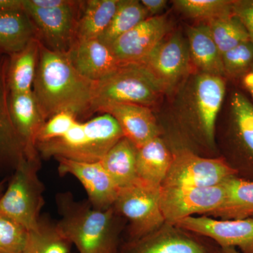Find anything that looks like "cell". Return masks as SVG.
<instances>
[{"instance_id":"obj_40","label":"cell","mask_w":253,"mask_h":253,"mask_svg":"<svg viewBox=\"0 0 253 253\" xmlns=\"http://www.w3.org/2000/svg\"><path fill=\"white\" fill-rule=\"evenodd\" d=\"M5 182H6V180H5V179H3L2 181H0V194H1L3 189H4V185Z\"/></svg>"},{"instance_id":"obj_25","label":"cell","mask_w":253,"mask_h":253,"mask_svg":"<svg viewBox=\"0 0 253 253\" xmlns=\"http://www.w3.org/2000/svg\"><path fill=\"white\" fill-rule=\"evenodd\" d=\"M121 0H89L83 2L76 28V43L99 39L109 27Z\"/></svg>"},{"instance_id":"obj_28","label":"cell","mask_w":253,"mask_h":253,"mask_svg":"<svg viewBox=\"0 0 253 253\" xmlns=\"http://www.w3.org/2000/svg\"><path fill=\"white\" fill-rule=\"evenodd\" d=\"M73 245L49 217L41 216L36 228L28 231L21 253H69Z\"/></svg>"},{"instance_id":"obj_33","label":"cell","mask_w":253,"mask_h":253,"mask_svg":"<svg viewBox=\"0 0 253 253\" xmlns=\"http://www.w3.org/2000/svg\"><path fill=\"white\" fill-rule=\"evenodd\" d=\"M28 234L26 228L0 214V253H21Z\"/></svg>"},{"instance_id":"obj_19","label":"cell","mask_w":253,"mask_h":253,"mask_svg":"<svg viewBox=\"0 0 253 253\" xmlns=\"http://www.w3.org/2000/svg\"><path fill=\"white\" fill-rule=\"evenodd\" d=\"M10 112L13 123L24 146L28 160L41 159L36 149L38 133L45 123L33 91L10 94Z\"/></svg>"},{"instance_id":"obj_9","label":"cell","mask_w":253,"mask_h":253,"mask_svg":"<svg viewBox=\"0 0 253 253\" xmlns=\"http://www.w3.org/2000/svg\"><path fill=\"white\" fill-rule=\"evenodd\" d=\"M139 65L164 95L174 94L192 71L187 39L180 32L168 36Z\"/></svg>"},{"instance_id":"obj_6","label":"cell","mask_w":253,"mask_h":253,"mask_svg":"<svg viewBox=\"0 0 253 253\" xmlns=\"http://www.w3.org/2000/svg\"><path fill=\"white\" fill-rule=\"evenodd\" d=\"M164 94L154 78L139 64L125 65L97 82L93 112L113 105L136 104L152 109Z\"/></svg>"},{"instance_id":"obj_34","label":"cell","mask_w":253,"mask_h":253,"mask_svg":"<svg viewBox=\"0 0 253 253\" xmlns=\"http://www.w3.org/2000/svg\"><path fill=\"white\" fill-rule=\"evenodd\" d=\"M78 121L77 118L71 113H57L50 118L42 126L37 138V144L38 142H44L63 136L69 131Z\"/></svg>"},{"instance_id":"obj_39","label":"cell","mask_w":253,"mask_h":253,"mask_svg":"<svg viewBox=\"0 0 253 253\" xmlns=\"http://www.w3.org/2000/svg\"><path fill=\"white\" fill-rule=\"evenodd\" d=\"M217 253H241L239 250L234 248H221L219 246Z\"/></svg>"},{"instance_id":"obj_1","label":"cell","mask_w":253,"mask_h":253,"mask_svg":"<svg viewBox=\"0 0 253 253\" xmlns=\"http://www.w3.org/2000/svg\"><path fill=\"white\" fill-rule=\"evenodd\" d=\"M97 82L82 76L68 54L50 49L41 42L33 92L45 122L61 112L78 121L93 114Z\"/></svg>"},{"instance_id":"obj_7","label":"cell","mask_w":253,"mask_h":253,"mask_svg":"<svg viewBox=\"0 0 253 253\" xmlns=\"http://www.w3.org/2000/svg\"><path fill=\"white\" fill-rule=\"evenodd\" d=\"M161 189L138 179L118 190L113 207L129 221V240L147 235L166 223L161 211Z\"/></svg>"},{"instance_id":"obj_37","label":"cell","mask_w":253,"mask_h":253,"mask_svg":"<svg viewBox=\"0 0 253 253\" xmlns=\"http://www.w3.org/2000/svg\"><path fill=\"white\" fill-rule=\"evenodd\" d=\"M243 87L251 95L253 99V64L246 73L239 78Z\"/></svg>"},{"instance_id":"obj_22","label":"cell","mask_w":253,"mask_h":253,"mask_svg":"<svg viewBox=\"0 0 253 253\" xmlns=\"http://www.w3.org/2000/svg\"><path fill=\"white\" fill-rule=\"evenodd\" d=\"M172 150L161 136L151 139L138 149V179L154 186H162L172 164Z\"/></svg>"},{"instance_id":"obj_3","label":"cell","mask_w":253,"mask_h":253,"mask_svg":"<svg viewBox=\"0 0 253 253\" xmlns=\"http://www.w3.org/2000/svg\"><path fill=\"white\" fill-rule=\"evenodd\" d=\"M55 201L60 215L56 224L78 253H118L125 219L114 207L96 209L68 191L56 194Z\"/></svg>"},{"instance_id":"obj_21","label":"cell","mask_w":253,"mask_h":253,"mask_svg":"<svg viewBox=\"0 0 253 253\" xmlns=\"http://www.w3.org/2000/svg\"><path fill=\"white\" fill-rule=\"evenodd\" d=\"M190 57L195 70L213 76L225 77L221 55L207 23H202L186 29Z\"/></svg>"},{"instance_id":"obj_12","label":"cell","mask_w":253,"mask_h":253,"mask_svg":"<svg viewBox=\"0 0 253 253\" xmlns=\"http://www.w3.org/2000/svg\"><path fill=\"white\" fill-rule=\"evenodd\" d=\"M218 249L211 240L166 222L147 235L128 239L118 253H217Z\"/></svg>"},{"instance_id":"obj_23","label":"cell","mask_w":253,"mask_h":253,"mask_svg":"<svg viewBox=\"0 0 253 253\" xmlns=\"http://www.w3.org/2000/svg\"><path fill=\"white\" fill-rule=\"evenodd\" d=\"M36 38V26L24 10L0 12V56L19 52Z\"/></svg>"},{"instance_id":"obj_18","label":"cell","mask_w":253,"mask_h":253,"mask_svg":"<svg viewBox=\"0 0 253 253\" xmlns=\"http://www.w3.org/2000/svg\"><path fill=\"white\" fill-rule=\"evenodd\" d=\"M101 113L111 115L121 126L124 137L131 141L137 149L154 138L161 136L152 109L136 104H118L101 110Z\"/></svg>"},{"instance_id":"obj_17","label":"cell","mask_w":253,"mask_h":253,"mask_svg":"<svg viewBox=\"0 0 253 253\" xmlns=\"http://www.w3.org/2000/svg\"><path fill=\"white\" fill-rule=\"evenodd\" d=\"M68 56L78 72L93 82L103 81L125 66L99 39L78 42Z\"/></svg>"},{"instance_id":"obj_35","label":"cell","mask_w":253,"mask_h":253,"mask_svg":"<svg viewBox=\"0 0 253 253\" xmlns=\"http://www.w3.org/2000/svg\"><path fill=\"white\" fill-rule=\"evenodd\" d=\"M232 11L244 24L253 43V0H234Z\"/></svg>"},{"instance_id":"obj_5","label":"cell","mask_w":253,"mask_h":253,"mask_svg":"<svg viewBox=\"0 0 253 253\" xmlns=\"http://www.w3.org/2000/svg\"><path fill=\"white\" fill-rule=\"evenodd\" d=\"M41 166V159L21 160L13 172L6 191L0 197V214L28 231L38 225L45 204L43 196L45 187L38 175Z\"/></svg>"},{"instance_id":"obj_32","label":"cell","mask_w":253,"mask_h":253,"mask_svg":"<svg viewBox=\"0 0 253 253\" xmlns=\"http://www.w3.org/2000/svg\"><path fill=\"white\" fill-rule=\"evenodd\" d=\"M225 77L239 79L253 64V43H242L221 55Z\"/></svg>"},{"instance_id":"obj_8","label":"cell","mask_w":253,"mask_h":253,"mask_svg":"<svg viewBox=\"0 0 253 253\" xmlns=\"http://www.w3.org/2000/svg\"><path fill=\"white\" fill-rule=\"evenodd\" d=\"M172 154V164L161 186L220 185L239 172L224 158L204 157L186 148H178Z\"/></svg>"},{"instance_id":"obj_38","label":"cell","mask_w":253,"mask_h":253,"mask_svg":"<svg viewBox=\"0 0 253 253\" xmlns=\"http://www.w3.org/2000/svg\"><path fill=\"white\" fill-rule=\"evenodd\" d=\"M24 10L23 0H0V12Z\"/></svg>"},{"instance_id":"obj_2","label":"cell","mask_w":253,"mask_h":253,"mask_svg":"<svg viewBox=\"0 0 253 253\" xmlns=\"http://www.w3.org/2000/svg\"><path fill=\"white\" fill-rule=\"evenodd\" d=\"M225 92L224 77L194 70L174 93V126L186 149L215 151L216 122Z\"/></svg>"},{"instance_id":"obj_26","label":"cell","mask_w":253,"mask_h":253,"mask_svg":"<svg viewBox=\"0 0 253 253\" xmlns=\"http://www.w3.org/2000/svg\"><path fill=\"white\" fill-rule=\"evenodd\" d=\"M137 151L130 141L123 137L100 161L118 189L130 186L137 180Z\"/></svg>"},{"instance_id":"obj_15","label":"cell","mask_w":253,"mask_h":253,"mask_svg":"<svg viewBox=\"0 0 253 253\" xmlns=\"http://www.w3.org/2000/svg\"><path fill=\"white\" fill-rule=\"evenodd\" d=\"M56 160L60 176H75L85 189L87 201L93 208L104 211L114 206L119 189L101 162H78L62 158Z\"/></svg>"},{"instance_id":"obj_24","label":"cell","mask_w":253,"mask_h":253,"mask_svg":"<svg viewBox=\"0 0 253 253\" xmlns=\"http://www.w3.org/2000/svg\"><path fill=\"white\" fill-rule=\"evenodd\" d=\"M226 197L220 207L207 217L219 219H241L253 216V181L236 176L223 182Z\"/></svg>"},{"instance_id":"obj_13","label":"cell","mask_w":253,"mask_h":253,"mask_svg":"<svg viewBox=\"0 0 253 253\" xmlns=\"http://www.w3.org/2000/svg\"><path fill=\"white\" fill-rule=\"evenodd\" d=\"M181 229L207 238L221 248H234L241 253H253V217L218 219L193 216L178 221Z\"/></svg>"},{"instance_id":"obj_30","label":"cell","mask_w":253,"mask_h":253,"mask_svg":"<svg viewBox=\"0 0 253 253\" xmlns=\"http://www.w3.org/2000/svg\"><path fill=\"white\" fill-rule=\"evenodd\" d=\"M207 23L221 55L242 43L251 41L247 30L233 11Z\"/></svg>"},{"instance_id":"obj_41","label":"cell","mask_w":253,"mask_h":253,"mask_svg":"<svg viewBox=\"0 0 253 253\" xmlns=\"http://www.w3.org/2000/svg\"></svg>"},{"instance_id":"obj_27","label":"cell","mask_w":253,"mask_h":253,"mask_svg":"<svg viewBox=\"0 0 253 253\" xmlns=\"http://www.w3.org/2000/svg\"><path fill=\"white\" fill-rule=\"evenodd\" d=\"M41 41L36 38L19 52L9 56L8 83L11 94L33 91Z\"/></svg>"},{"instance_id":"obj_11","label":"cell","mask_w":253,"mask_h":253,"mask_svg":"<svg viewBox=\"0 0 253 253\" xmlns=\"http://www.w3.org/2000/svg\"><path fill=\"white\" fill-rule=\"evenodd\" d=\"M225 197L223 183L207 187L161 186V211L166 222L175 225L195 214L207 216L220 207Z\"/></svg>"},{"instance_id":"obj_36","label":"cell","mask_w":253,"mask_h":253,"mask_svg":"<svg viewBox=\"0 0 253 253\" xmlns=\"http://www.w3.org/2000/svg\"><path fill=\"white\" fill-rule=\"evenodd\" d=\"M140 1L147 11L150 17L158 16L168 4V1L166 0H141Z\"/></svg>"},{"instance_id":"obj_29","label":"cell","mask_w":253,"mask_h":253,"mask_svg":"<svg viewBox=\"0 0 253 253\" xmlns=\"http://www.w3.org/2000/svg\"><path fill=\"white\" fill-rule=\"evenodd\" d=\"M150 17L147 11L138 0H121L117 11L109 27L106 28L99 40L107 46L126 32L136 27Z\"/></svg>"},{"instance_id":"obj_16","label":"cell","mask_w":253,"mask_h":253,"mask_svg":"<svg viewBox=\"0 0 253 253\" xmlns=\"http://www.w3.org/2000/svg\"><path fill=\"white\" fill-rule=\"evenodd\" d=\"M9 62V56H0V172H14L20 161L26 158L10 112Z\"/></svg>"},{"instance_id":"obj_4","label":"cell","mask_w":253,"mask_h":253,"mask_svg":"<svg viewBox=\"0 0 253 253\" xmlns=\"http://www.w3.org/2000/svg\"><path fill=\"white\" fill-rule=\"evenodd\" d=\"M124 137L115 118L103 113L86 122L78 121L63 136L38 142L36 149L45 159L66 158L78 162H100Z\"/></svg>"},{"instance_id":"obj_31","label":"cell","mask_w":253,"mask_h":253,"mask_svg":"<svg viewBox=\"0 0 253 253\" xmlns=\"http://www.w3.org/2000/svg\"><path fill=\"white\" fill-rule=\"evenodd\" d=\"M234 0H176L173 4L186 17L207 23L232 12Z\"/></svg>"},{"instance_id":"obj_14","label":"cell","mask_w":253,"mask_h":253,"mask_svg":"<svg viewBox=\"0 0 253 253\" xmlns=\"http://www.w3.org/2000/svg\"><path fill=\"white\" fill-rule=\"evenodd\" d=\"M170 30L168 15L151 16L119 37L109 47L122 64H140Z\"/></svg>"},{"instance_id":"obj_10","label":"cell","mask_w":253,"mask_h":253,"mask_svg":"<svg viewBox=\"0 0 253 253\" xmlns=\"http://www.w3.org/2000/svg\"><path fill=\"white\" fill-rule=\"evenodd\" d=\"M84 1L69 0L57 7H37L23 0L27 13L38 31V38L50 49L68 54L76 44V28Z\"/></svg>"},{"instance_id":"obj_20","label":"cell","mask_w":253,"mask_h":253,"mask_svg":"<svg viewBox=\"0 0 253 253\" xmlns=\"http://www.w3.org/2000/svg\"><path fill=\"white\" fill-rule=\"evenodd\" d=\"M229 134L236 154L253 166V104L240 91L229 101Z\"/></svg>"}]
</instances>
